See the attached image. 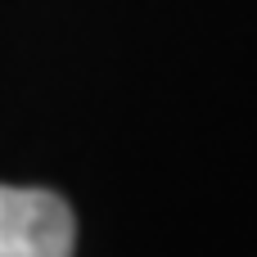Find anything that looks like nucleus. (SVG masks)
<instances>
[{
  "label": "nucleus",
  "instance_id": "nucleus-1",
  "mask_svg": "<svg viewBox=\"0 0 257 257\" xmlns=\"http://www.w3.org/2000/svg\"><path fill=\"white\" fill-rule=\"evenodd\" d=\"M72 208L32 185H0V257H72Z\"/></svg>",
  "mask_w": 257,
  "mask_h": 257
}]
</instances>
